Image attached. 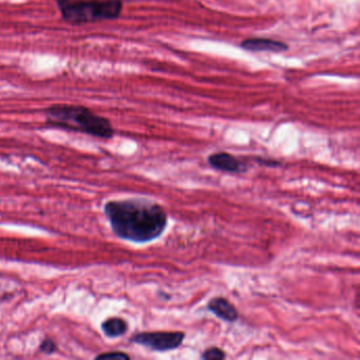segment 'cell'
<instances>
[{
  "instance_id": "obj_10",
  "label": "cell",
  "mask_w": 360,
  "mask_h": 360,
  "mask_svg": "<svg viewBox=\"0 0 360 360\" xmlns=\"http://www.w3.org/2000/svg\"><path fill=\"white\" fill-rule=\"evenodd\" d=\"M57 350V345L54 343L53 340L50 338H46L41 341V345H39V351L41 353L47 354V355H51V354L55 353Z\"/></svg>"
},
{
  "instance_id": "obj_5",
  "label": "cell",
  "mask_w": 360,
  "mask_h": 360,
  "mask_svg": "<svg viewBox=\"0 0 360 360\" xmlns=\"http://www.w3.org/2000/svg\"><path fill=\"white\" fill-rule=\"evenodd\" d=\"M208 164L214 169L229 173H242L246 171V166L237 158L229 153H216L209 155Z\"/></svg>"
},
{
  "instance_id": "obj_1",
  "label": "cell",
  "mask_w": 360,
  "mask_h": 360,
  "mask_svg": "<svg viewBox=\"0 0 360 360\" xmlns=\"http://www.w3.org/2000/svg\"><path fill=\"white\" fill-rule=\"evenodd\" d=\"M104 213L112 231L120 239L147 243L158 239L167 227L163 206L141 198L112 200L104 205Z\"/></svg>"
},
{
  "instance_id": "obj_2",
  "label": "cell",
  "mask_w": 360,
  "mask_h": 360,
  "mask_svg": "<svg viewBox=\"0 0 360 360\" xmlns=\"http://www.w3.org/2000/svg\"><path fill=\"white\" fill-rule=\"evenodd\" d=\"M44 115L46 124L50 127L79 132L103 140L112 139L115 135L111 122L85 106L56 104L45 109Z\"/></svg>"
},
{
  "instance_id": "obj_3",
  "label": "cell",
  "mask_w": 360,
  "mask_h": 360,
  "mask_svg": "<svg viewBox=\"0 0 360 360\" xmlns=\"http://www.w3.org/2000/svg\"><path fill=\"white\" fill-rule=\"evenodd\" d=\"M63 21L81 26L113 21L123 11V0H55Z\"/></svg>"
},
{
  "instance_id": "obj_9",
  "label": "cell",
  "mask_w": 360,
  "mask_h": 360,
  "mask_svg": "<svg viewBox=\"0 0 360 360\" xmlns=\"http://www.w3.org/2000/svg\"><path fill=\"white\" fill-rule=\"evenodd\" d=\"M225 357V352L217 347H211L209 348V349H206L201 355V359L204 360H221Z\"/></svg>"
},
{
  "instance_id": "obj_4",
  "label": "cell",
  "mask_w": 360,
  "mask_h": 360,
  "mask_svg": "<svg viewBox=\"0 0 360 360\" xmlns=\"http://www.w3.org/2000/svg\"><path fill=\"white\" fill-rule=\"evenodd\" d=\"M185 339L183 332H143L130 338L131 343L155 352L173 351L181 347Z\"/></svg>"
},
{
  "instance_id": "obj_11",
  "label": "cell",
  "mask_w": 360,
  "mask_h": 360,
  "mask_svg": "<svg viewBox=\"0 0 360 360\" xmlns=\"http://www.w3.org/2000/svg\"><path fill=\"white\" fill-rule=\"evenodd\" d=\"M97 359H130V356L124 352H109V353L101 354L97 356Z\"/></svg>"
},
{
  "instance_id": "obj_7",
  "label": "cell",
  "mask_w": 360,
  "mask_h": 360,
  "mask_svg": "<svg viewBox=\"0 0 360 360\" xmlns=\"http://www.w3.org/2000/svg\"><path fill=\"white\" fill-rule=\"evenodd\" d=\"M241 48L252 52H279L287 51L289 46L283 41L271 39H247L242 41Z\"/></svg>"
},
{
  "instance_id": "obj_6",
  "label": "cell",
  "mask_w": 360,
  "mask_h": 360,
  "mask_svg": "<svg viewBox=\"0 0 360 360\" xmlns=\"http://www.w3.org/2000/svg\"><path fill=\"white\" fill-rule=\"evenodd\" d=\"M207 309L208 311L211 312L214 315L217 316L220 319L229 322V323L237 321L238 318H239V313H238L235 305L226 298H213L211 301L208 302Z\"/></svg>"
},
{
  "instance_id": "obj_8",
  "label": "cell",
  "mask_w": 360,
  "mask_h": 360,
  "mask_svg": "<svg viewBox=\"0 0 360 360\" xmlns=\"http://www.w3.org/2000/svg\"><path fill=\"white\" fill-rule=\"evenodd\" d=\"M102 331L108 338H117L125 335L128 331L126 320L120 317H111L102 323Z\"/></svg>"
}]
</instances>
